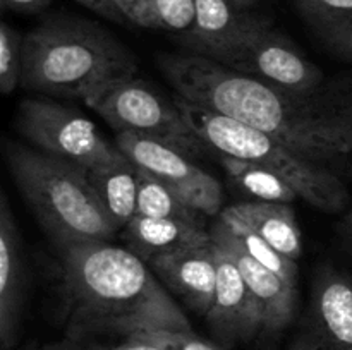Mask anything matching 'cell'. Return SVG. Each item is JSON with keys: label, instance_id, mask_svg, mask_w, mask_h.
Instances as JSON below:
<instances>
[{"label": "cell", "instance_id": "cell-1", "mask_svg": "<svg viewBox=\"0 0 352 350\" xmlns=\"http://www.w3.org/2000/svg\"><path fill=\"white\" fill-rule=\"evenodd\" d=\"M158 65L177 98L256 127L313 163L352 156V72L298 89L191 54L162 55Z\"/></svg>", "mask_w": 352, "mask_h": 350}, {"label": "cell", "instance_id": "cell-2", "mask_svg": "<svg viewBox=\"0 0 352 350\" xmlns=\"http://www.w3.org/2000/svg\"><path fill=\"white\" fill-rule=\"evenodd\" d=\"M62 254V319L69 340L192 329L146 261L124 247L74 244Z\"/></svg>", "mask_w": 352, "mask_h": 350}, {"label": "cell", "instance_id": "cell-3", "mask_svg": "<svg viewBox=\"0 0 352 350\" xmlns=\"http://www.w3.org/2000/svg\"><path fill=\"white\" fill-rule=\"evenodd\" d=\"M138 72V58L105 27L74 16H54L24 34L21 88L81 98Z\"/></svg>", "mask_w": 352, "mask_h": 350}, {"label": "cell", "instance_id": "cell-4", "mask_svg": "<svg viewBox=\"0 0 352 350\" xmlns=\"http://www.w3.org/2000/svg\"><path fill=\"white\" fill-rule=\"evenodd\" d=\"M6 156L21 196L58 249L112 240L119 232L88 170L17 143L7 144Z\"/></svg>", "mask_w": 352, "mask_h": 350}, {"label": "cell", "instance_id": "cell-5", "mask_svg": "<svg viewBox=\"0 0 352 350\" xmlns=\"http://www.w3.org/2000/svg\"><path fill=\"white\" fill-rule=\"evenodd\" d=\"M205 146L220 154L260 165L287 180L299 198L325 213L342 211L349 201L346 184L329 167L306 160L282 141L223 113L175 100Z\"/></svg>", "mask_w": 352, "mask_h": 350}, {"label": "cell", "instance_id": "cell-6", "mask_svg": "<svg viewBox=\"0 0 352 350\" xmlns=\"http://www.w3.org/2000/svg\"><path fill=\"white\" fill-rule=\"evenodd\" d=\"M85 103L117 134L131 132L150 137L182 151L189 158L199 156L206 148L184 119L177 102L167 100L138 75L103 86Z\"/></svg>", "mask_w": 352, "mask_h": 350}, {"label": "cell", "instance_id": "cell-7", "mask_svg": "<svg viewBox=\"0 0 352 350\" xmlns=\"http://www.w3.org/2000/svg\"><path fill=\"white\" fill-rule=\"evenodd\" d=\"M17 127L40 151L85 170L105 167L122 153L100 134L88 117L60 103L23 100L17 112Z\"/></svg>", "mask_w": 352, "mask_h": 350}, {"label": "cell", "instance_id": "cell-8", "mask_svg": "<svg viewBox=\"0 0 352 350\" xmlns=\"http://www.w3.org/2000/svg\"><path fill=\"white\" fill-rule=\"evenodd\" d=\"M116 146L157 180L181 196L201 215H217L222 209L223 192L220 182L201 170L182 151L131 132H119Z\"/></svg>", "mask_w": 352, "mask_h": 350}, {"label": "cell", "instance_id": "cell-9", "mask_svg": "<svg viewBox=\"0 0 352 350\" xmlns=\"http://www.w3.org/2000/svg\"><path fill=\"white\" fill-rule=\"evenodd\" d=\"M285 350H352V280L332 264L316 271L298 331Z\"/></svg>", "mask_w": 352, "mask_h": 350}, {"label": "cell", "instance_id": "cell-10", "mask_svg": "<svg viewBox=\"0 0 352 350\" xmlns=\"http://www.w3.org/2000/svg\"><path fill=\"white\" fill-rule=\"evenodd\" d=\"M270 26V21L229 0H196L195 24L182 41L188 54L223 65Z\"/></svg>", "mask_w": 352, "mask_h": 350}, {"label": "cell", "instance_id": "cell-11", "mask_svg": "<svg viewBox=\"0 0 352 350\" xmlns=\"http://www.w3.org/2000/svg\"><path fill=\"white\" fill-rule=\"evenodd\" d=\"M223 67L298 89L315 88L327 78L315 62L308 60L302 51H299L287 36L274 30V26L261 31L243 50L230 57Z\"/></svg>", "mask_w": 352, "mask_h": 350}, {"label": "cell", "instance_id": "cell-12", "mask_svg": "<svg viewBox=\"0 0 352 350\" xmlns=\"http://www.w3.org/2000/svg\"><path fill=\"white\" fill-rule=\"evenodd\" d=\"M212 239L219 247H222L236 266L239 268L248 288L256 301L261 316V331L268 335H277L291 325L298 305V287L287 283L284 278L270 271L254 261L243 247L239 246L222 218L212 229Z\"/></svg>", "mask_w": 352, "mask_h": 350}, {"label": "cell", "instance_id": "cell-13", "mask_svg": "<svg viewBox=\"0 0 352 350\" xmlns=\"http://www.w3.org/2000/svg\"><path fill=\"white\" fill-rule=\"evenodd\" d=\"M215 257V297L205 316L206 323L220 345L232 347L239 342H250L261 331L260 309L239 268L217 244Z\"/></svg>", "mask_w": 352, "mask_h": 350}, {"label": "cell", "instance_id": "cell-14", "mask_svg": "<svg viewBox=\"0 0 352 350\" xmlns=\"http://www.w3.org/2000/svg\"><path fill=\"white\" fill-rule=\"evenodd\" d=\"M28 268L23 240L7 194L0 201V343L10 350L17 343L26 301Z\"/></svg>", "mask_w": 352, "mask_h": 350}, {"label": "cell", "instance_id": "cell-15", "mask_svg": "<svg viewBox=\"0 0 352 350\" xmlns=\"http://www.w3.org/2000/svg\"><path fill=\"white\" fill-rule=\"evenodd\" d=\"M153 273L184 301L189 309L206 316L217 287V257L213 239L151 261Z\"/></svg>", "mask_w": 352, "mask_h": 350}, {"label": "cell", "instance_id": "cell-16", "mask_svg": "<svg viewBox=\"0 0 352 350\" xmlns=\"http://www.w3.org/2000/svg\"><path fill=\"white\" fill-rule=\"evenodd\" d=\"M122 237L131 253L148 264L158 257L170 256L189 247L212 240V233L203 225L170 218H151L136 215L122 229Z\"/></svg>", "mask_w": 352, "mask_h": 350}, {"label": "cell", "instance_id": "cell-17", "mask_svg": "<svg viewBox=\"0 0 352 350\" xmlns=\"http://www.w3.org/2000/svg\"><path fill=\"white\" fill-rule=\"evenodd\" d=\"M220 215L248 225L289 259L298 261L301 257V230L296 222L294 209L287 202H241L223 209Z\"/></svg>", "mask_w": 352, "mask_h": 350}, {"label": "cell", "instance_id": "cell-18", "mask_svg": "<svg viewBox=\"0 0 352 350\" xmlns=\"http://www.w3.org/2000/svg\"><path fill=\"white\" fill-rule=\"evenodd\" d=\"M140 175V167L124 153L105 167L88 170L96 196L119 230L138 215Z\"/></svg>", "mask_w": 352, "mask_h": 350}, {"label": "cell", "instance_id": "cell-19", "mask_svg": "<svg viewBox=\"0 0 352 350\" xmlns=\"http://www.w3.org/2000/svg\"><path fill=\"white\" fill-rule=\"evenodd\" d=\"M302 17L330 54L352 62V0H296Z\"/></svg>", "mask_w": 352, "mask_h": 350}, {"label": "cell", "instance_id": "cell-20", "mask_svg": "<svg viewBox=\"0 0 352 350\" xmlns=\"http://www.w3.org/2000/svg\"><path fill=\"white\" fill-rule=\"evenodd\" d=\"M220 163L226 168L227 175L234 184L246 194L253 196L256 201L268 202H294L299 198L296 189L287 180L268 168L250 161L236 160V158L220 154Z\"/></svg>", "mask_w": 352, "mask_h": 350}, {"label": "cell", "instance_id": "cell-21", "mask_svg": "<svg viewBox=\"0 0 352 350\" xmlns=\"http://www.w3.org/2000/svg\"><path fill=\"white\" fill-rule=\"evenodd\" d=\"M141 170V168H140ZM138 215L151 218H170L203 225V215L184 201L172 189L141 170L140 192H138Z\"/></svg>", "mask_w": 352, "mask_h": 350}, {"label": "cell", "instance_id": "cell-22", "mask_svg": "<svg viewBox=\"0 0 352 350\" xmlns=\"http://www.w3.org/2000/svg\"><path fill=\"white\" fill-rule=\"evenodd\" d=\"M220 218L229 225V229L232 230L234 237L237 239L239 246L243 247L254 261H258V263L263 264L265 268H268L270 271L277 273L278 277L284 278L287 283L298 287V263H296V261L289 259L284 254L278 253L275 247H272L267 240L261 239L256 232H253V230L248 225H244V223L223 215H220Z\"/></svg>", "mask_w": 352, "mask_h": 350}, {"label": "cell", "instance_id": "cell-23", "mask_svg": "<svg viewBox=\"0 0 352 350\" xmlns=\"http://www.w3.org/2000/svg\"><path fill=\"white\" fill-rule=\"evenodd\" d=\"M24 34L14 30L10 24L0 26V89L3 95H10L21 86L23 75Z\"/></svg>", "mask_w": 352, "mask_h": 350}, {"label": "cell", "instance_id": "cell-24", "mask_svg": "<svg viewBox=\"0 0 352 350\" xmlns=\"http://www.w3.org/2000/svg\"><path fill=\"white\" fill-rule=\"evenodd\" d=\"M153 27L184 36L195 24L196 0H150Z\"/></svg>", "mask_w": 352, "mask_h": 350}, {"label": "cell", "instance_id": "cell-25", "mask_svg": "<svg viewBox=\"0 0 352 350\" xmlns=\"http://www.w3.org/2000/svg\"><path fill=\"white\" fill-rule=\"evenodd\" d=\"M134 336L148 340L164 350H226L217 343L196 335L192 329H150Z\"/></svg>", "mask_w": 352, "mask_h": 350}, {"label": "cell", "instance_id": "cell-26", "mask_svg": "<svg viewBox=\"0 0 352 350\" xmlns=\"http://www.w3.org/2000/svg\"><path fill=\"white\" fill-rule=\"evenodd\" d=\"M129 23L141 27H153L150 0H112Z\"/></svg>", "mask_w": 352, "mask_h": 350}, {"label": "cell", "instance_id": "cell-27", "mask_svg": "<svg viewBox=\"0 0 352 350\" xmlns=\"http://www.w3.org/2000/svg\"><path fill=\"white\" fill-rule=\"evenodd\" d=\"M76 2L81 3L86 9L96 12L98 16L105 17V19L113 21V23H124V21H127L112 0H76Z\"/></svg>", "mask_w": 352, "mask_h": 350}, {"label": "cell", "instance_id": "cell-28", "mask_svg": "<svg viewBox=\"0 0 352 350\" xmlns=\"http://www.w3.org/2000/svg\"><path fill=\"white\" fill-rule=\"evenodd\" d=\"M3 10L19 14L41 12L52 3V0H0Z\"/></svg>", "mask_w": 352, "mask_h": 350}, {"label": "cell", "instance_id": "cell-29", "mask_svg": "<svg viewBox=\"0 0 352 350\" xmlns=\"http://www.w3.org/2000/svg\"><path fill=\"white\" fill-rule=\"evenodd\" d=\"M93 350H164V349L155 345V343L148 342V340H143L140 338V336L133 335V336H127L122 343H119V345L116 347H110V349H107V347H95Z\"/></svg>", "mask_w": 352, "mask_h": 350}, {"label": "cell", "instance_id": "cell-30", "mask_svg": "<svg viewBox=\"0 0 352 350\" xmlns=\"http://www.w3.org/2000/svg\"><path fill=\"white\" fill-rule=\"evenodd\" d=\"M339 233L342 235L344 242L349 246V249L352 250V209L344 215V218L340 220L339 223Z\"/></svg>", "mask_w": 352, "mask_h": 350}, {"label": "cell", "instance_id": "cell-31", "mask_svg": "<svg viewBox=\"0 0 352 350\" xmlns=\"http://www.w3.org/2000/svg\"><path fill=\"white\" fill-rule=\"evenodd\" d=\"M43 350H82V349L78 345V342L67 338V340H64V342L50 343V345L45 347Z\"/></svg>", "mask_w": 352, "mask_h": 350}, {"label": "cell", "instance_id": "cell-32", "mask_svg": "<svg viewBox=\"0 0 352 350\" xmlns=\"http://www.w3.org/2000/svg\"><path fill=\"white\" fill-rule=\"evenodd\" d=\"M229 2H232L236 7H241V9H246L250 10L251 7H254L258 3V0H229Z\"/></svg>", "mask_w": 352, "mask_h": 350}]
</instances>
